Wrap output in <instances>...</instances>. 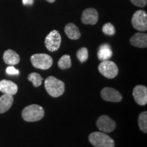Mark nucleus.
I'll use <instances>...</instances> for the list:
<instances>
[{
  "label": "nucleus",
  "instance_id": "f257e3e1",
  "mask_svg": "<svg viewBox=\"0 0 147 147\" xmlns=\"http://www.w3.org/2000/svg\"><path fill=\"white\" fill-rule=\"evenodd\" d=\"M45 87L49 95L53 97H58L63 94L65 84L55 76H49L45 80Z\"/></svg>",
  "mask_w": 147,
  "mask_h": 147
},
{
  "label": "nucleus",
  "instance_id": "f03ea898",
  "mask_svg": "<svg viewBox=\"0 0 147 147\" xmlns=\"http://www.w3.org/2000/svg\"><path fill=\"white\" fill-rule=\"evenodd\" d=\"M45 116L44 108L38 104L27 106L22 111V117L27 122H35L43 118Z\"/></svg>",
  "mask_w": 147,
  "mask_h": 147
},
{
  "label": "nucleus",
  "instance_id": "7ed1b4c3",
  "mask_svg": "<svg viewBox=\"0 0 147 147\" xmlns=\"http://www.w3.org/2000/svg\"><path fill=\"white\" fill-rule=\"evenodd\" d=\"M89 140L95 147H115V141L106 133L95 131L89 136Z\"/></svg>",
  "mask_w": 147,
  "mask_h": 147
},
{
  "label": "nucleus",
  "instance_id": "20e7f679",
  "mask_svg": "<svg viewBox=\"0 0 147 147\" xmlns=\"http://www.w3.org/2000/svg\"><path fill=\"white\" fill-rule=\"evenodd\" d=\"M31 62L36 68L40 69H48L53 65V59L50 55L45 53L34 54L31 57Z\"/></svg>",
  "mask_w": 147,
  "mask_h": 147
},
{
  "label": "nucleus",
  "instance_id": "39448f33",
  "mask_svg": "<svg viewBox=\"0 0 147 147\" xmlns=\"http://www.w3.org/2000/svg\"><path fill=\"white\" fill-rule=\"evenodd\" d=\"M100 74L107 78H114L119 73V68L115 62L110 60L102 61L98 66Z\"/></svg>",
  "mask_w": 147,
  "mask_h": 147
},
{
  "label": "nucleus",
  "instance_id": "423d86ee",
  "mask_svg": "<svg viewBox=\"0 0 147 147\" xmlns=\"http://www.w3.org/2000/svg\"><path fill=\"white\" fill-rule=\"evenodd\" d=\"M132 26L140 32L147 30V14L144 10H137L131 18Z\"/></svg>",
  "mask_w": 147,
  "mask_h": 147
},
{
  "label": "nucleus",
  "instance_id": "0eeeda50",
  "mask_svg": "<svg viewBox=\"0 0 147 147\" xmlns=\"http://www.w3.org/2000/svg\"><path fill=\"white\" fill-rule=\"evenodd\" d=\"M61 42V37L57 30L51 32L45 38L46 48L51 52L57 51L60 47Z\"/></svg>",
  "mask_w": 147,
  "mask_h": 147
},
{
  "label": "nucleus",
  "instance_id": "6e6552de",
  "mask_svg": "<svg viewBox=\"0 0 147 147\" xmlns=\"http://www.w3.org/2000/svg\"><path fill=\"white\" fill-rule=\"evenodd\" d=\"M97 127L101 131L110 133L113 131L116 127V123L113 119L107 115H102L99 117L97 121Z\"/></svg>",
  "mask_w": 147,
  "mask_h": 147
},
{
  "label": "nucleus",
  "instance_id": "1a4fd4ad",
  "mask_svg": "<svg viewBox=\"0 0 147 147\" xmlns=\"http://www.w3.org/2000/svg\"><path fill=\"white\" fill-rule=\"evenodd\" d=\"M101 97L106 102H119L122 100V95L117 90L113 88L105 87L101 91Z\"/></svg>",
  "mask_w": 147,
  "mask_h": 147
},
{
  "label": "nucleus",
  "instance_id": "9d476101",
  "mask_svg": "<svg viewBox=\"0 0 147 147\" xmlns=\"http://www.w3.org/2000/svg\"><path fill=\"white\" fill-rule=\"evenodd\" d=\"M133 96L138 105L144 106L147 103V88L144 85H137L134 87Z\"/></svg>",
  "mask_w": 147,
  "mask_h": 147
},
{
  "label": "nucleus",
  "instance_id": "9b49d317",
  "mask_svg": "<svg viewBox=\"0 0 147 147\" xmlns=\"http://www.w3.org/2000/svg\"><path fill=\"white\" fill-rule=\"evenodd\" d=\"M98 12L94 8L85 9L82 12L81 20L85 25H95L98 21Z\"/></svg>",
  "mask_w": 147,
  "mask_h": 147
},
{
  "label": "nucleus",
  "instance_id": "f8f14e48",
  "mask_svg": "<svg viewBox=\"0 0 147 147\" xmlns=\"http://www.w3.org/2000/svg\"><path fill=\"white\" fill-rule=\"evenodd\" d=\"M0 91L4 94L14 95L18 91V86L14 82L8 80L0 81Z\"/></svg>",
  "mask_w": 147,
  "mask_h": 147
},
{
  "label": "nucleus",
  "instance_id": "ddd939ff",
  "mask_svg": "<svg viewBox=\"0 0 147 147\" xmlns=\"http://www.w3.org/2000/svg\"><path fill=\"white\" fill-rule=\"evenodd\" d=\"M129 41L134 47L144 49L147 47V35L144 33H136L130 38Z\"/></svg>",
  "mask_w": 147,
  "mask_h": 147
},
{
  "label": "nucleus",
  "instance_id": "4468645a",
  "mask_svg": "<svg viewBox=\"0 0 147 147\" xmlns=\"http://www.w3.org/2000/svg\"><path fill=\"white\" fill-rule=\"evenodd\" d=\"M3 59L6 64L10 65H15L20 61V57L15 51L10 50L5 51L3 55Z\"/></svg>",
  "mask_w": 147,
  "mask_h": 147
},
{
  "label": "nucleus",
  "instance_id": "2eb2a0df",
  "mask_svg": "<svg viewBox=\"0 0 147 147\" xmlns=\"http://www.w3.org/2000/svg\"><path fill=\"white\" fill-rule=\"evenodd\" d=\"M14 102L12 95L3 94L0 97V114L7 112L12 106Z\"/></svg>",
  "mask_w": 147,
  "mask_h": 147
},
{
  "label": "nucleus",
  "instance_id": "dca6fc26",
  "mask_svg": "<svg viewBox=\"0 0 147 147\" xmlns=\"http://www.w3.org/2000/svg\"><path fill=\"white\" fill-rule=\"evenodd\" d=\"M113 56V51L111 47L108 44H104L101 45L99 48L98 52H97V58L100 61L109 60Z\"/></svg>",
  "mask_w": 147,
  "mask_h": 147
},
{
  "label": "nucleus",
  "instance_id": "f3484780",
  "mask_svg": "<svg viewBox=\"0 0 147 147\" xmlns=\"http://www.w3.org/2000/svg\"><path fill=\"white\" fill-rule=\"evenodd\" d=\"M65 34L71 40H78L80 38V31L76 25H75L74 23H69L65 25Z\"/></svg>",
  "mask_w": 147,
  "mask_h": 147
},
{
  "label": "nucleus",
  "instance_id": "a211bd4d",
  "mask_svg": "<svg viewBox=\"0 0 147 147\" xmlns=\"http://www.w3.org/2000/svg\"><path fill=\"white\" fill-rule=\"evenodd\" d=\"M58 67L61 69H68L71 66L70 56L68 55H63L58 61Z\"/></svg>",
  "mask_w": 147,
  "mask_h": 147
},
{
  "label": "nucleus",
  "instance_id": "6ab92c4d",
  "mask_svg": "<svg viewBox=\"0 0 147 147\" xmlns=\"http://www.w3.org/2000/svg\"><path fill=\"white\" fill-rule=\"evenodd\" d=\"M138 125L141 131L147 133V112L144 111L140 114L138 117Z\"/></svg>",
  "mask_w": 147,
  "mask_h": 147
},
{
  "label": "nucleus",
  "instance_id": "aec40b11",
  "mask_svg": "<svg viewBox=\"0 0 147 147\" xmlns=\"http://www.w3.org/2000/svg\"><path fill=\"white\" fill-rule=\"evenodd\" d=\"M28 80L33 83V85L35 87H38L40 86L43 81V78L40 76L39 74L36 72L31 73L28 76Z\"/></svg>",
  "mask_w": 147,
  "mask_h": 147
},
{
  "label": "nucleus",
  "instance_id": "412c9836",
  "mask_svg": "<svg viewBox=\"0 0 147 147\" xmlns=\"http://www.w3.org/2000/svg\"><path fill=\"white\" fill-rule=\"evenodd\" d=\"M76 56L78 59L82 63H84L89 58V51L88 49L85 47H82L80 48L79 50L77 51L76 53Z\"/></svg>",
  "mask_w": 147,
  "mask_h": 147
},
{
  "label": "nucleus",
  "instance_id": "4be33fe9",
  "mask_svg": "<svg viewBox=\"0 0 147 147\" xmlns=\"http://www.w3.org/2000/svg\"><path fill=\"white\" fill-rule=\"evenodd\" d=\"M102 32L104 34L108 36H113L115 34L116 30L115 27L111 23H106L104 26L102 27Z\"/></svg>",
  "mask_w": 147,
  "mask_h": 147
},
{
  "label": "nucleus",
  "instance_id": "5701e85b",
  "mask_svg": "<svg viewBox=\"0 0 147 147\" xmlns=\"http://www.w3.org/2000/svg\"><path fill=\"white\" fill-rule=\"evenodd\" d=\"M134 5L138 7H144L147 3V0H130Z\"/></svg>",
  "mask_w": 147,
  "mask_h": 147
},
{
  "label": "nucleus",
  "instance_id": "b1692460",
  "mask_svg": "<svg viewBox=\"0 0 147 147\" xmlns=\"http://www.w3.org/2000/svg\"><path fill=\"white\" fill-rule=\"evenodd\" d=\"M6 73L9 75H18L19 71L13 67V65H10L6 68Z\"/></svg>",
  "mask_w": 147,
  "mask_h": 147
},
{
  "label": "nucleus",
  "instance_id": "393cba45",
  "mask_svg": "<svg viewBox=\"0 0 147 147\" xmlns=\"http://www.w3.org/2000/svg\"><path fill=\"white\" fill-rule=\"evenodd\" d=\"M34 0H23V3L24 5H32L34 4Z\"/></svg>",
  "mask_w": 147,
  "mask_h": 147
},
{
  "label": "nucleus",
  "instance_id": "a878e982",
  "mask_svg": "<svg viewBox=\"0 0 147 147\" xmlns=\"http://www.w3.org/2000/svg\"><path fill=\"white\" fill-rule=\"evenodd\" d=\"M47 1L49 3H54L55 1V0H47Z\"/></svg>",
  "mask_w": 147,
  "mask_h": 147
}]
</instances>
